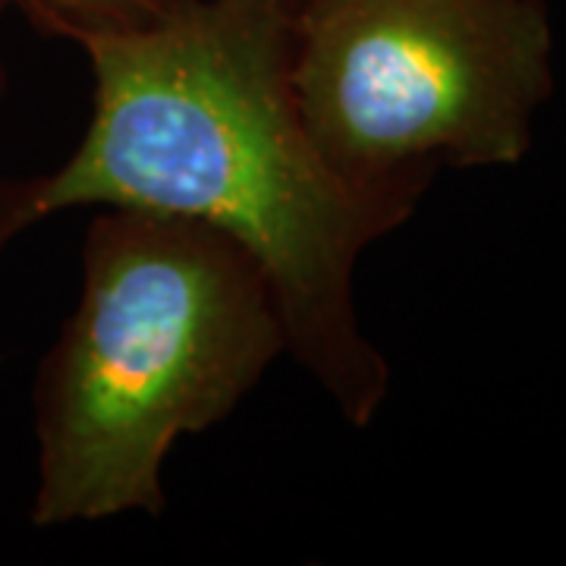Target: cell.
<instances>
[{
  "instance_id": "cell-4",
  "label": "cell",
  "mask_w": 566,
  "mask_h": 566,
  "mask_svg": "<svg viewBox=\"0 0 566 566\" xmlns=\"http://www.w3.org/2000/svg\"><path fill=\"white\" fill-rule=\"evenodd\" d=\"M20 7L35 29L70 39L88 29H136L164 20L182 0H3Z\"/></svg>"
},
{
  "instance_id": "cell-6",
  "label": "cell",
  "mask_w": 566,
  "mask_h": 566,
  "mask_svg": "<svg viewBox=\"0 0 566 566\" xmlns=\"http://www.w3.org/2000/svg\"><path fill=\"white\" fill-rule=\"evenodd\" d=\"M243 3H264V7H277V10H283V13L296 17L308 0H243Z\"/></svg>"
},
{
  "instance_id": "cell-2",
  "label": "cell",
  "mask_w": 566,
  "mask_h": 566,
  "mask_svg": "<svg viewBox=\"0 0 566 566\" xmlns=\"http://www.w3.org/2000/svg\"><path fill=\"white\" fill-rule=\"evenodd\" d=\"M286 356L264 268L211 223L104 208L82 290L32 387L39 528L167 510L164 463L230 419Z\"/></svg>"
},
{
  "instance_id": "cell-3",
  "label": "cell",
  "mask_w": 566,
  "mask_h": 566,
  "mask_svg": "<svg viewBox=\"0 0 566 566\" xmlns=\"http://www.w3.org/2000/svg\"><path fill=\"white\" fill-rule=\"evenodd\" d=\"M293 92L324 161L419 205L444 167H513L554 92L545 0H308Z\"/></svg>"
},
{
  "instance_id": "cell-1",
  "label": "cell",
  "mask_w": 566,
  "mask_h": 566,
  "mask_svg": "<svg viewBox=\"0 0 566 566\" xmlns=\"http://www.w3.org/2000/svg\"><path fill=\"white\" fill-rule=\"evenodd\" d=\"M293 25L264 3L182 0L148 25L70 35L92 66V117L54 170L0 180V252L85 205L211 223L264 268L286 356L365 428L390 365L359 322L356 268L419 205L356 189L324 161L293 92Z\"/></svg>"
},
{
  "instance_id": "cell-5",
  "label": "cell",
  "mask_w": 566,
  "mask_h": 566,
  "mask_svg": "<svg viewBox=\"0 0 566 566\" xmlns=\"http://www.w3.org/2000/svg\"><path fill=\"white\" fill-rule=\"evenodd\" d=\"M3 13H7V3L0 0V104L10 92V63H7V54H3Z\"/></svg>"
}]
</instances>
